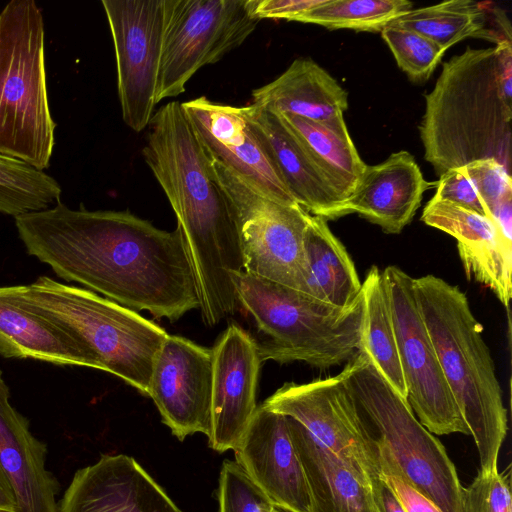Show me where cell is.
<instances>
[{
  "label": "cell",
  "instance_id": "cell-31",
  "mask_svg": "<svg viewBox=\"0 0 512 512\" xmlns=\"http://www.w3.org/2000/svg\"><path fill=\"white\" fill-rule=\"evenodd\" d=\"M413 8L407 0H321L294 21L327 29L381 32L387 25Z\"/></svg>",
  "mask_w": 512,
  "mask_h": 512
},
{
  "label": "cell",
  "instance_id": "cell-32",
  "mask_svg": "<svg viewBox=\"0 0 512 512\" xmlns=\"http://www.w3.org/2000/svg\"><path fill=\"white\" fill-rule=\"evenodd\" d=\"M380 33L399 68L413 82L427 81L445 53L443 48L423 35L391 23Z\"/></svg>",
  "mask_w": 512,
  "mask_h": 512
},
{
  "label": "cell",
  "instance_id": "cell-4",
  "mask_svg": "<svg viewBox=\"0 0 512 512\" xmlns=\"http://www.w3.org/2000/svg\"><path fill=\"white\" fill-rule=\"evenodd\" d=\"M414 288L443 375L475 441L481 470L498 469L507 411L483 327L458 286L425 275L414 278Z\"/></svg>",
  "mask_w": 512,
  "mask_h": 512
},
{
  "label": "cell",
  "instance_id": "cell-34",
  "mask_svg": "<svg viewBox=\"0 0 512 512\" xmlns=\"http://www.w3.org/2000/svg\"><path fill=\"white\" fill-rule=\"evenodd\" d=\"M510 475V471L480 470L472 483L462 488L460 512H512Z\"/></svg>",
  "mask_w": 512,
  "mask_h": 512
},
{
  "label": "cell",
  "instance_id": "cell-13",
  "mask_svg": "<svg viewBox=\"0 0 512 512\" xmlns=\"http://www.w3.org/2000/svg\"><path fill=\"white\" fill-rule=\"evenodd\" d=\"M117 67L122 118L140 132L156 105L164 29V0H103Z\"/></svg>",
  "mask_w": 512,
  "mask_h": 512
},
{
  "label": "cell",
  "instance_id": "cell-9",
  "mask_svg": "<svg viewBox=\"0 0 512 512\" xmlns=\"http://www.w3.org/2000/svg\"><path fill=\"white\" fill-rule=\"evenodd\" d=\"M210 160L238 230L243 271L309 295L304 233L310 214L267 197Z\"/></svg>",
  "mask_w": 512,
  "mask_h": 512
},
{
  "label": "cell",
  "instance_id": "cell-33",
  "mask_svg": "<svg viewBox=\"0 0 512 512\" xmlns=\"http://www.w3.org/2000/svg\"><path fill=\"white\" fill-rule=\"evenodd\" d=\"M218 512H271L275 505L232 460H224L220 470Z\"/></svg>",
  "mask_w": 512,
  "mask_h": 512
},
{
  "label": "cell",
  "instance_id": "cell-11",
  "mask_svg": "<svg viewBox=\"0 0 512 512\" xmlns=\"http://www.w3.org/2000/svg\"><path fill=\"white\" fill-rule=\"evenodd\" d=\"M262 405L299 423L317 445L334 454L375 494L381 483L376 438L341 373L304 384L285 383Z\"/></svg>",
  "mask_w": 512,
  "mask_h": 512
},
{
  "label": "cell",
  "instance_id": "cell-23",
  "mask_svg": "<svg viewBox=\"0 0 512 512\" xmlns=\"http://www.w3.org/2000/svg\"><path fill=\"white\" fill-rule=\"evenodd\" d=\"M0 355L97 369L84 345L66 328L28 306L14 286L0 287Z\"/></svg>",
  "mask_w": 512,
  "mask_h": 512
},
{
  "label": "cell",
  "instance_id": "cell-40",
  "mask_svg": "<svg viewBox=\"0 0 512 512\" xmlns=\"http://www.w3.org/2000/svg\"><path fill=\"white\" fill-rule=\"evenodd\" d=\"M271 512H285V511H283L275 506Z\"/></svg>",
  "mask_w": 512,
  "mask_h": 512
},
{
  "label": "cell",
  "instance_id": "cell-37",
  "mask_svg": "<svg viewBox=\"0 0 512 512\" xmlns=\"http://www.w3.org/2000/svg\"><path fill=\"white\" fill-rule=\"evenodd\" d=\"M435 186L434 199L446 201L487 216L485 207L464 166L443 173L439 176Z\"/></svg>",
  "mask_w": 512,
  "mask_h": 512
},
{
  "label": "cell",
  "instance_id": "cell-28",
  "mask_svg": "<svg viewBox=\"0 0 512 512\" xmlns=\"http://www.w3.org/2000/svg\"><path fill=\"white\" fill-rule=\"evenodd\" d=\"M362 290L364 319L359 351L367 355L387 383L407 401L389 295L377 266L369 269Z\"/></svg>",
  "mask_w": 512,
  "mask_h": 512
},
{
  "label": "cell",
  "instance_id": "cell-1",
  "mask_svg": "<svg viewBox=\"0 0 512 512\" xmlns=\"http://www.w3.org/2000/svg\"><path fill=\"white\" fill-rule=\"evenodd\" d=\"M15 226L29 255L120 305L170 322L200 307L179 226L165 231L128 211L61 202L16 217Z\"/></svg>",
  "mask_w": 512,
  "mask_h": 512
},
{
  "label": "cell",
  "instance_id": "cell-42",
  "mask_svg": "<svg viewBox=\"0 0 512 512\" xmlns=\"http://www.w3.org/2000/svg\"><path fill=\"white\" fill-rule=\"evenodd\" d=\"M286 512V511H285Z\"/></svg>",
  "mask_w": 512,
  "mask_h": 512
},
{
  "label": "cell",
  "instance_id": "cell-19",
  "mask_svg": "<svg viewBox=\"0 0 512 512\" xmlns=\"http://www.w3.org/2000/svg\"><path fill=\"white\" fill-rule=\"evenodd\" d=\"M421 221L455 238L467 278L489 288L508 308L512 296V243L501 237L491 219L432 197Z\"/></svg>",
  "mask_w": 512,
  "mask_h": 512
},
{
  "label": "cell",
  "instance_id": "cell-2",
  "mask_svg": "<svg viewBox=\"0 0 512 512\" xmlns=\"http://www.w3.org/2000/svg\"><path fill=\"white\" fill-rule=\"evenodd\" d=\"M148 128L142 148L144 160L182 231L202 320L215 326L235 312L238 302L231 274L244 269L229 201L180 102L161 106Z\"/></svg>",
  "mask_w": 512,
  "mask_h": 512
},
{
  "label": "cell",
  "instance_id": "cell-7",
  "mask_svg": "<svg viewBox=\"0 0 512 512\" xmlns=\"http://www.w3.org/2000/svg\"><path fill=\"white\" fill-rule=\"evenodd\" d=\"M45 30L34 0H12L0 13V154L44 170L55 128L45 69Z\"/></svg>",
  "mask_w": 512,
  "mask_h": 512
},
{
  "label": "cell",
  "instance_id": "cell-38",
  "mask_svg": "<svg viewBox=\"0 0 512 512\" xmlns=\"http://www.w3.org/2000/svg\"><path fill=\"white\" fill-rule=\"evenodd\" d=\"M379 512H405L393 492L382 481L375 490Z\"/></svg>",
  "mask_w": 512,
  "mask_h": 512
},
{
  "label": "cell",
  "instance_id": "cell-12",
  "mask_svg": "<svg viewBox=\"0 0 512 512\" xmlns=\"http://www.w3.org/2000/svg\"><path fill=\"white\" fill-rule=\"evenodd\" d=\"M389 295L407 402L432 434H469L421 315L414 278L396 266L382 272Z\"/></svg>",
  "mask_w": 512,
  "mask_h": 512
},
{
  "label": "cell",
  "instance_id": "cell-3",
  "mask_svg": "<svg viewBox=\"0 0 512 512\" xmlns=\"http://www.w3.org/2000/svg\"><path fill=\"white\" fill-rule=\"evenodd\" d=\"M512 43L467 47L443 63L419 124L424 158L441 176L494 159L511 174Z\"/></svg>",
  "mask_w": 512,
  "mask_h": 512
},
{
  "label": "cell",
  "instance_id": "cell-15",
  "mask_svg": "<svg viewBox=\"0 0 512 512\" xmlns=\"http://www.w3.org/2000/svg\"><path fill=\"white\" fill-rule=\"evenodd\" d=\"M212 350L178 335H168L153 365L148 396L162 422L180 441L209 432Z\"/></svg>",
  "mask_w": 512,
  "mask_h": 512
},
{
  "label": "cell",
  "instance_id": "cell-17",
  "mask_svg": "<svg viewBox=\"0 0 512 512\" xmlns=\"http://www.w3.org/2000/svg\"><path fill=\"white\" fill-rule=\"evenodd\" d=\"M212 350V388L208 445L223 453L233 450L256 409L261 368L257 341L232 323Z\"/></svg>",
  "mask_w": 512,
  "mask_h": 512
},
{
  "label": "cell",
  "instance_id": "cell-16",
  "mask_svg": "<svg viewBox=\"0 0 512 512\" xmlns=\"http://www.w3.org/2000/svg\"><path fill=\"white\" fill-rule=\"evenodd\" d=\"M233 450L235 462L277 508L314 512L310 486L287 416L261 404Z\"/></svg>",
  "mask_w": 512,
  "mask_h": 512
},
{
  "label": "cell",
  "instance_id": "cell-6",
  "mask_svg": "<svg viewBox=\"0 0 512 512\" xmlns=\"http://www.w3.org/2000/svg\"><path fill=\"white\" fill-rule=\"evenodd\" d=\"M14 289L32 309L70 331L98 370L148 396L156 355L169 335L165 329L95 292L47 276Z\"/></svg>",
  "mask_w": 512,
  "mask_h": 512
},
{
  "label": "cell",
  "instance_id": "cell-22",
  "mask_svg": "<svg viewBox=\"0 0 512 512\" xmlns=\"http://www.w3.org/2000/svg\"><path fill=\"white\" fill-rule=\"evenodd\" d=\"M248 120L265 144L288 191L305 211L326 220L347 215L345 202L296 136L272 112L244 106Z\"/></svg>",
  "mask_w": 512,
  "mask_h": 512
},
{
  "label": "cell",
  "instance_id": "cell-36",
  "mask_svg": "<svg viewBox=\"0 0 512 512\" xmlns=\"http://www.w3.org/2000/svg\"><path fill=\"white\" fill-rule=\"evenodd\" d=\"M379 478L393 492L405 512H443L402 473L386 446L376 439Z\"/></svg>",
  "mask_w": 512,
  "mask_h": 512
},
{
  "label": "cell",
  "instance_id": "cell-25",
  "mask_svg": "<svg viewBox=\"0 0 512 512\" xmlns=\"http://www.w3.org/2000/svg\"><path fill=\"white\" fill-rule=\"evenodd\" d=\"M291 437L308 479L314 512H379L374 491L341 460L317 445L288 417Z\"/></svg>",
  "mask_w": 512,
  "mask_h": 512
},
{
  "label": "cell",
  "instance_id": "cell-35",
  "mask_svg": "<svg viewBox=\"0 0 512 512\" xmlns=\"http://www.w3.org/2000/svg\"><path fill=\"white\" fill-rule=\"evenodd\" d=\"M464 168L485 207L487 217L501 202L512 198L511 174L496 160H478Z\"/></svg>",
  "mask_w": 512,
  "mask_h": 512
},
{
  "label": "cell",
  "instance_id": "cell-30",
  "mask_svg": "<svg viewBox=\"0 0 512 512\" xmlns=\"http://www.w3.org/2000/svg\"><path fill=\"white\" fill-rule=\"evenodd\" d=\"M62 188L44 171L0 154V213L14 218L60 203Z\"/></svg>",
  "mask_w": 512,
  "mask_h": 512
},
{
  "label": "cell",
  "instance_id": "cell-27",
  "mask_svg": "<svg viewBox=\"0 0 512 512\" xmlns=\"http://www.w3.org/2000/svg\"><path fill=\"white\" fill-rule=\"evenodd\" d=\"M274 114L301 142L337 196L346 202L367 165L361 159L345 121L325 124L292 114Z\"/></svg>",
  "mask_w": 512,
  "mask_h": 512
},
{
  "label": "cell",
  "instance_id": "cell-18",
  "mask_svg": "<svg viewBox=\"0 0 512 512\" xmlns=\"http://www.w3.org/2000/svg\"><path fill=\"white\" fill-rule=\"evenodd\" d=\"M59 512H182L133 458L102 455L77 470Z\"/></svg>",
  "mask_w": 512,
  "mask_h": 512
},
{
  "label": "cell",
  "instance_id": "cell-5",
  "mask_svg": "<svg viewBox=\"0 0 512 512\" xmlns=\"http://www.w3.org/2000/svg\"><path fill=\"white\" fill-rule=\"evenodd\" d=\"M237 302L251 315L263 340L261 361H302L317 368L347 363L360 350L364 296L345 308L240 271L231 274Z\"/></svg>",
  "mask_w": 512,
  "mask_h": 512
},
{
  "label": "cell",
  "instance_id": "cell-10",
  "mask_svg": "<svg viewBox=\"0 0 512 512\" xmlns=\"http://www.w3.org/2000/svg\"><path fill=\"white\" fill-rule=\"evenodd\" d=\"M259 21L247 0H164L156 104L182 94L200 68L239 47Z\"/></svg>",
  "mask_w": 512,
  "mask_h": 512
},
{
  "label": "cell",
  "instance_id": "cell-29",
  "mask_svg": "<svg viewBox=\"0 0 512 512\" xmlns=\"http://www.w3.org/2000/svg\"><path fill=\"white\" fill-rule=\"evenodd\" d=\"M488 9L472 0H449L435 5L412 8L391 22L430 39L445 51L468 37L504 41L486 28ZM511 41V40H508Z\"/></svg>",
  "mask_w": 512,
  "mask_h": 512
},
{
  "label": "cell",
  "instance_id": "cell-26",
  "mask_svg": "<svg viewBox=\"0 0 512 512\" xmlns=\"http://www.w3.org/2000/svg\"><path fill=\"white\" fill-rule=\"evenodd\" d=\"M309 295L335 307H349L362 295V282L345 246L327 220L309 215L304 233Z\"/></svg>",
  "mask_w": 512,
  "mask_h": 512
},
{
  "label": "cell",
  "instance_id": "cell-41",
  "mask_svg": "<svg viewBox=\"0 0 512 512\" xmlns=\"http://www.w3.org/2000/svg\"><path fill=\"white\" fill-rule=\"evenodd\" d=\"M0 512H10V511L0 509Z\"/></svg>",
  "mask_w": 512,
  "mask_h": 512
},
{
  "label": "cell",
  "instance_id": "cell-14",
  "mask_svg": "<svg viewBox=\"0 0 512 512\" xmlns=\"http://www.w3.org/2000/svg\"><path fill=\"white\" fill-rule=\"evenodd\" d=\"M181 106L211 158L267 197L298 205L244 107L211 101L205 96L182 102Z\"/></svg>",
  "mask_w": 512,
  "mask_h": 512
},
{
  "label": "cell",
  "instance_id": "cell-21",
  "mask_svg": "<svg viewBox=\"0 0 512 512\" xmlns=\"http://www.w3.org/2000/svg\"><path fill=\"white\" fill-rule=\"evenodd\" d=\"M9 395L0 370V466L13 488L16 512H59L60 485L45 467L47 447L32 435Z\"/></svg>",
  "mask_w": 512,
  "mask_h": 512
},
{
  "label": "cell",
  "instance_id": "cell-8",
  "mask_svg": "<svg viewBox=\"0 0 512 512\" xmlns=\"http://www.w3.org/2000/svg\"><path fill=\"white\" fill-rule=\"evenodd\" d=\"M369 430L407 479L443 512H460L462 486L443 444L359 351L340 372Z\"/></svg>",
  "mask_w": 512,
  "mask_h": 512
},
{
  "label": "cell",
  "instance_id": "cell-39",
  "mask_svg": "<svg viewBox=\"0 0 512 512\" xmlns=\"http://www.w3.org/2000/svg\"><path fill=\"white\" fill-rule=\"evenodd\" d=\"M0 509L16 512L17 505L11 483L0 466Z\"/></svg>",
  "mask_w": 512,
  "mask_h": 512
},
{
  "label": "cell",
  "instance_id": "cell-20",
  "mask_svg": "<svg viewBox=\"0 0 512 512\" xmlns=\"http://www.w3.org/2000/svg\"><path fill=\"white\" fill-rule=\"evenodd\" d=\"M430 187L414 157L400 150L379 164L366 166L345 209L347 215L357 213L385 233L399 234L412 221Z\"/></svg>",
  "mask_w": 512,
  "mask_h": 512
},
{
  "label": "cell",
  "instance_id": "cell-24",
  "mask_svg": "<svg viewBox=\"0 0 512 512\" xmlns=\"http://www.w3.org/2000/svg\"><path fill=\"white\" fill-rule=\"evenodd\" d=\"M251 105L325 124L345 121L346 90L309 58L295 59L275 80L252 91Z\"/></svg>",
  "mask_w": 512,
  "mask_h": 512
}]
</instances>
